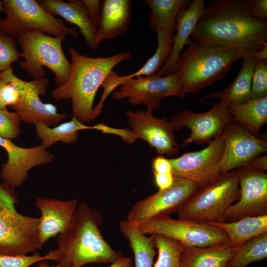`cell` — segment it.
I'll return each mask as SVG.
<instances>
[{
	"instance_id": "12",
	"label": "cell",
	"mask_w": 267,
	"mask_h": 267,
	"mask_svg": "<svg viewBox=\"0 0 267 267\" xmlns=\"http://www.w3.org/2000/svg\"><path fill=\"white\" fill-rule=\"evenodd\" d=\"M224 146L221 134L202 150L169 159L173 176L187 179L199 187L208 184L221 174Z\"/></svg>"
},
{
	"instance_id": "22",
	"label": "cell",
	"mask_w": 267,
	"mask_h": 267,
	"mask_svg": "<svg viewBox=\"0 0 267 267\" xmlns=\"http://www.w3.org/2000/svg\"><path fill=\"white\" fill-rule=\"evenodd\" d=\"M205 8L204 0H192L187 7L182 8L178 13L176 21L177 32L172 39V53L168 61L157 72L161 76L174 72L181 51L184 45L190 44L189 38Z\"/></svg>"
},
{
	"instance_id": "45",
	"label": "cell",
	"mask_w": 267,
	"mask_h": 267,
	"mask_svg": "<svg viewBox=\"0 0 267 267\" xmlns=\"http://www.w3.org/2000/svg\"><path fill=\"white\" fill-rule=\"evenodd\" d=\"M37 267H61L58 264H57L56 265L49 266L48 264V263L45 262H41L38 264Z\"/></svg>"
},
{
	"instance_id": "20",
	"label": "cell",
	"mask_w": 267,
	"mask_h": 267,
	"mask_svg": "<svg viewBox=\"0 0 267 267\" xmlns=\"http://www.w3.org/2000/svg\"><path fill=\"white\" fill-rule=\"evenodd\" d=\"M156 33L158 37V45L153 55L147 60L140 69L132 74L120 76L111 71L101 85L103 89L101 101H105L114 89L130 79L138 76H151L157 73L168 61L172 53L173 33L165 29H160Z\"/></svg>"
},
{
	"instance_id": "24",
	"label": "cell",
	"mask_w": 267,
	"mask_h": 267,
	"mask_svg": "<svg viewBox=\"0 0 267 267\" xmlns=\"http://www.w3.org/2000/svg\"><path fill=\"white\" fill-rule=\"evenodd\" d=\"M242 59V67L229 86L222 91L207 94L199 100V103L208 99L217 98L226 104H240L250 99L252 78L256 59L253 55L244 56Z\"/></svg>"
},
{
	"instance_id": "16",
	"label": "cell",
	"mask_w": 267,
	"mask_h": 267,
	"mask_svg": "<svg viewBox=\"0 0 267 267\" xmlns=\"http://www.w3.org/2000/svg\"><path fill=\"white\" fill-rule=\"evenodd\" d=\"M222 135L224 146L221 174L243 167L252 158L267 151L266 141L253 135L234 119Z\"/></svg>"
},
{
	"instance_id": "9",
	"label": "cell",
	"mask_w": 267,
	"mask_h": 267,
	"mask_svg": "<svg viewBox=\"0 0 267 267\" xmlns=\"http://www.w3.org/2000/svg\"><path fill=\"white\" fill-rule=\"evenodd\" d=\"M132 224L145 235H162L180 242L185 247L227 245L228 242L223 230L206 222L162 216Z\"/></svg>"
},
{
	"instance_id": "41",
	"label": "cell",
	"mask_w": 267,
	"mask_h": 267,
	"mask_svg": "<svg viewBox=\"0 0 267 267\" xmlns=\"http://www.w3.org/2000/svg\"><path fill=\"white\" fill-rule=\"evenodd\" d=\"M243 167L265 172L267 170V156L265 154L258 155L252 158Z\"/></svg>"
},
{
	"instance_id": "44",
	"label": "cell",
	"mask_w": 267,
	"mask_h": 267,
	"mask_svg": "<svg viewBox=\"0 0 267 267\" xmlns=\"http://www.w3.org/2000/svg\"><path fill=\"white\" fill-rule=\"evenodd\" d=\"M253 55L256 60H267V42H264L263 48Z\"/></svg>"
},
{
	"instance_id": "46",
	"label": "cell",
	"mask_w": 267,
	"mask_h": 267,
	"mask_svg": "<svg viewBox=\"0 0 267 267\" xmlns=\"http://www.w3.org/2000/svg\"><path fill=\"white\" fill-rule=\"evenodd\" d=\"M6 82L2 80H0V89H1V88L2 87V86L5 84ZM6 107L5 106V105H4V104L3 103L1 99V98H0V108H5Z\"/></svg>"
},
{
	"instance_id": "19",
	"label": "cell",
	"mask_w": 267,
	"mask_h": 267,
	"mask_svg": "<svg viewBox=\"0 0 267 267\" xmlns=\"http://www.w3.org/2000/svg\"><path fill=\"white\" fill-rule=\"evenodd\" d=\"M78 201H62L46 197H38L35 204L41 216L38 225L39 246L64 231L69 225L78 206Z\"/></svg>"
},
{
	"instance_id": "31",
	"label": "cell",
	"mask_w": 267,
	"mask_h": 267,
	"mask_svg": "<svg viewBox=\"0 0 267 267\" xmlns=\"http://www.w3.org/2000/svg\"><path fill=\"white\" fill-rule=\"evenodd\" d=\"M267 257V232L255 237L237 248L226 267H246Z\"/></svg>"
},
{
	"instance_id": "1",
	"label": "cell",
	"mask_w": 267,
	"mask_h": 267,
	"mask_svg": "<svg viewBox=\"0 0 267 267\" xmlns=\"http://www.w3.org/2000/svg\"><path fill=\"white\" fill-rule=\"evenodd\" d=\"M254 55L267 42V21L253 18L247 0H215L206 7L190 36Z\"/></svg>"
},
{
	"instance_id": "33",
	"label": "cell",
	"mask_w": 267,
	"mask_h": 267,
	"mask_svg": "<svg viewBox=\"0 0 267 267\" xmlns=\"http://www.w3.org/2000/svg\"><path fill=\"white\" fill-rule=\"evenodd\" d=\"M15 39L12 36L0 33V72L11 67V64L19 61L23 57L22 52L17 49Z\"/></svg>"
},
{
	"instance_id": "40",
	"label": "cell",
	"mask_w": 267,
	"mask_h": 267,
	"mask_svg": "<svg viewBox=\"0 0 267 267\" xmlns=\"http://www.w3.org/2000/svg\"><path fill=\"white\" fill-rule=\"evenodd\" d=\"M152 167L153 173H172L169 160L165 158L163 155H158L153 159Z\"/></svg>"
},
{
	"instance_id": "27",
	"label": "cell",
	"mask_w": 267,
	"mask_h": 267,
	"mask_svg": "<svg viewBox=\"0 0 267 267\" xmlns=\"http://www.w3.org/2000/svg\"><path fill=\"white\" fill-rule=\"evenodd\" d=\"M227 106L233 118L258 137L261 128L267 123V96Z\"/></svg>"
},
{
	"instance_id": "7",
	"label": "cell",
	"mask_w": 267,
	"mask_h": 267,
	"mask_svg": "<svg viewBox=\"0 0 267 267\" xmlns=\"http://www.w3.org/2000/svg\"><path fill=\"white\" fill-rule=\"evenodd\" d=\"M66 35L52 37L34 30L22 33L17 38L24 59L20 66L34 79L44 77L43 66L55 75V83L60 86L67 80L72 65L63 52L62 43Z\"/></svg>"
},
{
	"instance_id": "5",
	"label": "cell",
	"mask_w": 267,
	"mask_h": 267,
	"mask_svg": "<svg viewBox=\"0 0 267 267\" xmlns=\"http://www.w3.org/2000/svg\"><path fill=\"white\" fill-rule=\"evenodd\" d=\"M15 188L0 182V254L27 255L42 249L39 246L40 218L23 215L16 210Z\"/></svg>"
},
{
	"instance_id": "42",
	"label": "cell",
	"mask_w": 267,
	"mask_h": 267,
	"mask_svg": "<svg viewBox=\"0 0 267 267\" xmlns=\"http://www.w3.org/2000/svg\"><path fill=\"white\" fill-rule=\"evenodd\" d=\"M155 183L159 189H163L170 187L173 183L174 178L172 173H154Z\"/></svg>"
},
{
	"instance_id": "10",
	"label": "cell",
	"mask_w": 267,
	"mask_h": 267,
	"mask_svg": "<svg viewBox=\"0 0 267 267\" xmlns=\"http://www.w3.org/2000/svg\"><path fill=\"white\" fill-rule=\"evenodd\" d=\"M171 96L181 98L185 96L176 72L164 77L156 73L130 79L113 93L111 98L116 100L127 98L132 106L143 104L153 109L160 108V102Z\"/></svg>"
},
{
	"instance_id": "39",
	"label": "cell",
	"mask_w": 267,
	"mask_h": 267,
	"mask_svg": "<svg viewBox=\"0 0 267 267\" xmlns=\"http://www.w3.org/2000/svg\"><path fill=\"white\" fill-rule=\"evenodd\" d=\"M91 22L96 28L100 20L103 0H83Z\"/></svg>"
},
{
	"instance_id": "4",
	"label": "cell",
	"mask_w": 267,
	"mask_h": 267,
	"mask_svg": "<svg viewBox=\"0 0 267 267\" xmlns=\"http://www.w3.org/2000/svg\"><path fill=\"white\" fill-rule=\"evenodd\" d=\"M243 55L222 45L194 41L179 55L174 72L182 92L195 93L222 78Z\"/></svg>"
},
{
	"instance_id": "23",
	"label": "cell",
	"mask_w": 267,
	"mask_h": 267,
	"mask_svg": "<svg viewBox=\"0 0 267 267\" xmlns=\"http://www.w3.org/2000/svg\"><path fill=\"white\" fill-rule=\"evenodd\" d=\"M132 16L131 0H103L96 40L99 44L104 40L116 38L127 30Z\"/></svg>"
},
{
	"instance_id": "11",
	"label": "cell",
	"mask_w": 267,
	"mask_h": 267,
	"mask_svg": "<svg viewBox=\"0 0 267 267\" xmlns=\"http://www.w3.org/2000/svg\"><path fill=\"white\" fill-rule=\"evenodd\" d=\"M199 186L182 177L174 176L172 184L137 201L131 208L126 220L136 223L178 212Z\"/></svg>"
},
{
	"instance_id": "35",
	"label": "cell",
	"mask_w": 267,
	"mask_h": 267,
	"mask_svg": "<svg viewBox=\"0 0 267 267\" xmlns=\"http://www.w3.org/2000/svg\"><path fill=\"white\" fill-rule=\"evenodd\" d=\"M20 122L14 111L0 108V136L10 140L18 137L21 132Z\"/></svg>"
},
{
	"instance_id": "13",
	"label": "cell",
	"mask_w": 267,
	"mask_h": 267,
	"mask_svg": "<svg viewBox=\"0 0 267 267\" xmlns=\"http://www.w3.org/2000/svg\"><path fill=\"white\" fill-rule=\"evenodd\" d=\"M233 120L227 104L220 101L216 103L210 110L202 113L182 110L171 117L170 123L174 131L184 128L190 130V135L183 140L181 144L184 147L192 142L209 144L213 139L221 134Z\"/></svg>"
},
{
	"instance_id": "6",
	"label": "cell",
	"mask_w": 267,
	"mask_h": 267,
	"mask_svg": "<svg viewBox=\"0 0 267 267\" xmlns=\"http://www.w3.org/2000/svg\"><path fill=\"white\" fill-rule=\"evenodd\" d=\"M239 198L237 169L221 174L208 184L199 187L178 212V219L224 222L223 215Z\"/></svg>"
},
{
	"instance_id": "26",
	"label": "cell",
	"mask_w": 267,
	"mask_h": 267,
	"mask_svg": "<svg viewBox=\"0 0 267 267\" xmlns=\"http://www.w3.org/2000/svg\"><path fill=\"white\" fill-rule=\"evenodd\" d=\"M237 249L227 244L184 247L180 257V267H226Z\"/></svg>"
},
{
	"instance_id": "34",
	"label": "cell",
	"mask_w": 267,
	"mask_h": 267,
	"mask_svg": "<svg viewBox=\"0 0 267 267\" xmlns=\"http://www.w3.org/2000/svg\"><path fill=\"white\" fill-rule=\"evenodd\" d=\"M267 96V60H256L252 78L250 99Z\"/></svg>"
},
{
	"instance_id": "21",
	"label": "cell",
	"mask_w": 267,
	"mask_h": 267,
	"mask_svg": "<svg viewBox=\"0 0 267 267\" xmlns=\"http://www.w3.org/2000/svg\"><path fill=\"white\" fill-rule=\"evenodd\" d=\"M38 3L48 13L59 15L66 21L79 27L84 39L89 46L97 50L99 44L96 40V28L90 20L83 0H39Z\"/></svg>"
},
{
	"instance_id": "25",
	"label": "cell",
	"mask_w": 267,
	"mask_h": 267,
	"mask_svg": "<svg viewBox=\"0 0 267 267\" xmlns=\"http://www.w3.org/2000/svg\"><path fill=\"white\" fill-rule=\"evenodd\" d=\"M223 230L228 236V245L237 248L249 240L267 232V214L243 217L230 222H207Z\"/></svg>"
},
{
	"instance_id": "2",
	"label": "cell",
	"mask_w": 267,
	"mask_h": 267,
	"mask_svg": "<svg viewBox=\"0 0 267 267\" xmlns=\"http://www.w3.org/2000/svg\"><path fill=\"white\" fill-rule=\"evenodd\" d=\"M101 214L84 202L78 205L71 223L58 235L57 247L44 256L61 267H82L88 264L113 263L122 252L104 239L100 226Z\"/></svg>"
},
{
	"instance_id": "47",
	"label": "cell",
	"mask_w": 267,
	"mask_h": 267,
	"mask_svg": "<svg viewBox=\"0 0 267 267\" xmlns=\"http://www.w3.org/2000/svg\"><path fill=\"white\" fill-rule=\"evenodd\" d=\"M4 8H3V0H0V12L1 11H3Z\"/></svg>"
},
{
	"instance_id": "36",
	"label": "cell",
	"mask_w": 267,
	"mask_h": 267,
	"mask_svg": "<svg viewBox=\"0 0 267 267\" xmlns=\"http://www.w3.org/2000/svg\"><path fill=\"white\" fill-rule=\"evenodd\" d=\"M42 261H45L44 257L41 256L39 252H36L31 256H8L0 254V267H29Z\"/></svg>"
},
{
	"instance_id": "38",
	"label": "cell",
	"mask_w": 267,
	"mask_h": 267,
	"mask_svg": "<svg viewBox=\"0 0 267 267\" xmlns=\"http://www.w3.org/2000/svg\"><path fill=\"white\" fill-rule=\"evenodd\" d=\"M251 16L255 19L267 21V0H247Z\"/></svg>"
},
{
	"instance_id": "18",
	"label": "cell",
	"mask_w": 267,
	"mask_h": 267,
	"mask_svg": "<svg viewBox=\"0 0 267 267\" xmlns=\"http://www.w3.org/2000/svg\"><path fill=\"white\" fill-rule=\"evenodd\" d=\"M34 84L26 91L20 101L11 107L18 115L21 121L36 125L42 122L52 128L58 125L66 117L65 113H58L56 107L51 103H43L40 95L46 93L49 82L47 78L34 79Z\"/></svg>"
},
{
	"instance_id": "15",
	"label": "cell",
	"mask_w": 267,
	"mask_h": 267,
	"mask_svg": "<svg viewBox=\"0 0 267 267\" xmlns=\"http://www.w3.org/2000/svg\"><path fill=\"white\" fill-rule=\"evenodd\" d=\"M0 146L7 154V160L0 169L1 178L3 182L15 188L28 178L29 172L32 168L48 164L54 158V155L42 144L23 147L0 136Z\"/></svg>"
},
{
	"instance_id": "29",
	"label": "cell",
	"mask_w": 267,
	"mask_h": 267,
	"mask_svg": "<svg viewBox=\"0 0 267 267\" xmlns=\"http://www.w3.org/2000/svg\"><path fill=\"white\" fill-rule=\"evenodd\" d=\"M189 0H144L143 2L151 9L148 24L155 31L165 29L173 33L179 11L191 3Z\"/></svg>"
},
{
	"instance_id": "14",
	"label": "cell",
	"mask_w": 267,
	"mask_h": 267,
	"mask_svg": "<svg viewBox=\"0 0 267 267\" xmlns=\"http://www.w3.org/2000/svg\"><path fill=\"white\" fill-rule=\"evenodd\" d=\"M237 169L239 198L225 212L224 222L267 214V174L264 171L244 167Z\"/></svg>"
},
{
	"instance_id": "30",
	"label": "cell",
	"mask_w": 267,
	"mask_h": 267,
	"mask_svg": "<svg viewBox=\"0 0 267 267\" xmlns=\"http://www.w3.org/2000/svg\"><path fill=\"white\" fill-rule=\"evenodd\" d=\"M37 136L41 144L46 149L58 142L71 144L78 139L79 132L84 130H92V126H88L82 123L76 118L50 128L42 122L35 125Z\"/></svg>"
},
{
	"instance_id": "48",
	"label": "cell",
	"mask_w": 267,
	"mask_h": 267,
	"mask_svg": "<svg viewBox=\"0 0 267 267\" xmlns=\"http://www.w3.org/2000/svg\"></svg>"
},
{
	"instance_id": "43",
	"label": "cell",
	"mask_w": 267,
	"mask_h": 267,
	"mask_svg": "<svg viewBox=\"0 0 267 267\" xmlns=\"http://www.w3.org/2000/svg\"><path fill=\"white\" fill-rule=\"evenodd\" d=\"M107 267H133L132 260L130 257H123Z\"/></svg>"
},
{
	"instance_id": "37",
	"label": "cell",
	"mask_w": 267,
	"mask_h": 267,
	"mask_svg": "<svg viewBox=\"0 0 267 267\" xmlns=\"http://www.w3.org/2000/svg\"><path fill=\"white\" fill-rule=\"evenodd\" d=\"M92 130L100 131L102 134H109L120 137L123 141L129 144L135 141L138 137L132 130L125 129H116L108 127L102 123H99L92 126Z\"/></svg>"
},
{
	"instance_id": "28",
	"label": "cell",
	"mask_w": 267,
	"mask_h": 267,
	"mask_svg": "<svg viewBox=\"0 0 267 267\" xmlns=\"http://www.w3.org/2000/svg\"><path fill=\"white\" fill-rule=\"evenodd\" d=\"M119 230L128 242L134 256V267H153L156 254L152 236L147 237L133 224L126 220L119 222Z\"/></svg>"
},
{
	"instance_id": "8",
	"label": "cell",
	"mask_w": 267,
	"mask_h": 267,
	"mask_svg": "<svg viewBox=\"0 0 267 267\" xmlns=\"http://www.w3.org/2000/svg\"><path fill=\"white\" fill-rule=\"evenodd\" d=\"M5 17L0 19V33L14 39L23 33L34 30L45 35L58 37L78 36L76 28L66 26L60 19L45 11L35 0H3Z\"/></svg>"
},
{
	"instance_id": "17",
	"label": "cell",
	"mask_w": 267,
	"mask_h": 267,
	"mask_svg": "<svg viewBox=\"0 0 267 267\" xmlns=\"http://www.w3.org/2000/svg\"><path fill=\"white\" fill-rule=\"evenodd\" d=\"M152 110L147 108L145 111H127L126 114L132 130L138 138L145 140L155 148L159 155L178 154L180 145L176 140L172 124L166 117H155Z\"/></svg>"
},
{
	"instance_id": "3",
	"label": "cell",
	"mask_w": 267,
	"mask_h": 267,
	"mask_svg": "<svg viewBox=\"0 0 267 267\" xmlns=\"http://www.w3.org/2000/svg\"><path fill=\"white\" fill-rule=\"evenodd\" d=\"M71 71L66 81L53 89L56 101L71 99L73 117L83 124L92 120L93 103L96 93L109 74L118 64L128 60L129 52H119L108 57H91L70 47Z\"/></svg>"
},
{
	"instance_id": "32",
	"label": "cell",
	"mask_w": 267,
	"mask_h": 267,
	"mask_svg": "<svg viewBox=\"0 0 267 267\" xmlns=\"http://www.w3.org/2000/svg\"><path fill=\"white\" fill-rule=\"evenodd\" d=\"M158 256L154 267H180V257L184 246L179 242L160 234H152Z\"/></svg>"
}]
</instances>
